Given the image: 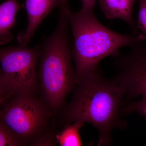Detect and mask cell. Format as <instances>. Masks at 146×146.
Segmentation results:
<instances>
[{"label": "cell", "mask_w": 146, "mask_h": 146, "mask_svg": "<svg viewBox=\"0 0 146 146\" xmlns=\"http://www.w3.org/2000/svg\"><path fill=\"white\" fill-rule=\"evenodd\" d=\"M77 84L65 110V119L69 122L92 124L99 131L98 145H110L112 130L126 126L121 118L123 90L115 80L104 78L98 68Z\"/></svg>", "instance_id": "6da1fadb"}, {"label": "cell", "mask_w": 146, "mask_h": 146, "mask_svg": "<svg viewBox=\"0 0 146 146\" xmlns=\"http://www.w3.org/2000/svg\"><path fill=\"white\" fill-rule=\"evenodd\" d=\"M65 10L74 38L72 55L77 84L98 69L106 57H116L121 48L142 40L138 35H126L110 29L98 21L94 11L74 12L67 3Z\"/></svg>", "instance_id": "7a4b0ae2"}, {"label": "cell", "mask_w": 146, "mask_h": 146, "mask_svg": "<svg viewBox=\"0 0 146 146\" xmlns=\"http://www.w3.org/2000/svg\"><path fill=\"white\" fill-rule=\"evenodd\" d=\"M67 3H61L57 26L40 46L39 78L47 104L54 111L60 109L75 84L65 13Z\"/></svg>", "instance_id": "3957f363"}, {"label": "cell", "mask_w": 146, "mask_h": 146, "mask_svg": "<svg viewBox=\"0 0 146 146\" xmlns=\"http://www.w3.org/2000/svg\"><path fill=\"white\" fill-rule=\"evenodd\" d=\"M39 45L29 47L19 44L0 48L3 81L10 96L32 94L36 85V65Z\"/></svg>", "instance_id": "277c9868"}, {"label": "cell", "mask_w": 146, "mask_h": 146, "mask_svg": "<svg viewBox=\"0 0 146 146\" xmlns=\"http://www.w3.org/2000/svg\"><path fill=\"white\" fill-rule=\"evenodd\" d=\"M44 104L32 94L14 96L0 110V121L25 142L42 129L48 117Z\"/></svg>", "instance_id": "5b68a950"}, {"label": "cell", "mask_w": 146, "mask_h": 146, "mask_svg": "<svg viewBox=\"0 0 146 146\" xmlns=\"http://www.w3.org/2000/svg\"><path fill=\"white\" fill-rule=\"evenodd\" d=\"M130 46L129 52L114 57V80L129 97H146V42L140 40Z\"/></svg>", "instance_id": "8992f818"}, {"label": "cell", "mask_w": 146, "mask_h": 146, "mask_svg": "<svg viewBox=\"0 0 146 146\" xmlns=\"http://www.w3.org/2000/svg\"><path fill=\"white\" fill-rule=\"evenodd\" d=\"M62 0H26L25 3L28 22L25 30L17 37L19 44H28L35 31L42 21L56 7H59Z\"/></svg>", "instance_id": "52a82bcc"}, {"label": "cell", "mask_w": 146, "mask_h": 146, "mask_svg": "<svg viewBox=\"0 0 146 146\" xmlns=\"http://www.w3.org/2000/svg\"><path fill=\"white\" fill-rule=\"evenodd\" d=\"M137 0H100V8L105 17L109 20L120 19L124 21L138 33L132 16L134 3Z\"/></svg>", "instance_id": "ba28073f"}, {"label": "cell", "mask_w": 146, "mask_h": 146, "mask_svg": "<svg viewBox=\"0 0 146 146\" xmlns=\"http://www.w3.org/2000/svg\"><path fill=\"white\" fill-rule=\"evenodd\" d=\"M21 7L17 0H7L0 5V45L13 39L11 30L16 25V13Z\"/></svg>", "instance_id": "9c48e42d"}, {"label": "cell", "mask_w": 146, "mask_h": 146, "mask_svg": "<svg viewBox=\"0 0 146 146\" xmlns=\"http://www.w3.org/2000/svg\"><path fill=\"white\" fill-rule=\"evenodd\" d=\"M83 123L74 122L65 126L61 132L56 136L58 143L61 146L82 145L79 131L83 126Z\"/></svg>", "instance_id": "30bf717a"}, {"label": "cell", "mask_w": 146, "mask_h": 146, "mask_svg": "<svg viewBox=\"0 0 146 146\" xmlns=\"http://www.w3.org/2000/svg\"><path fill=\"white\" fill-rule=\"evenodd\" d=\"M24 143L11 133L0 121V146H21L24 145Z\"/></svg>", "instance_id": "8fae6325"}, {"label": "cell", "mask_w": 146, "mask_h": 146, "mask_svg": "<svg viewBox=\"0 0 146 146\" xmlns=\"http://www.w3.org/2000/svg\"><path fill=\"white\" fill-rule=\"evenodd\" d=\"M136 28L140 31L138 35L146 42V0H139Z\"/></svg>", "instance_id": "7c38bea8"}, {"label": "cell", "mask_w": 146, "mask_h": 146, "mask_svg": "<svg viewBox=\"0 0 146 146\" xmlns=\"http://www.w3.org/2000/svg\"><path fill=\"white\" fill-rule=\"evenodd\" d=\"M123 113L130 114L133 112L139 113L146 120V97H143L138 101L132 102L123 108Z\"/></svg>", "instance_id": "4fadbf2b"}, {"label": "cell", "mask_w": 146, "mask_h": 146, "mask_svg": "<svg viewBox=\"0 0 146 146\" xmlns=\"http://www.w3.org/2000/svg\"><path fill=\"white\" fill-rule=\"evenodd\" d=\"M83 11H94L96 0H81Z\"/></svg>", "instance_id": "5bb4252c"}, {"label": "cell", "mask_w": 146, "mask_h": 146, "mask_svg": "<svg viewBox=\"0 0 146 146\" xmlns=\"http://www.w3.org/2000/svg\"><path fill=\"white\" fill-rule=\"evenodd\" d=\"M7 96H9V97L3 81L1 70H0V98Z\"/></svg>", "instance_id": "9a60e30c"}, {"label": "cell", "mask_w": 146, "mask_h": 146, "mask_svg": "<svg viewBox=\"0 0 146 146\" xmlns=\"http://www.w3.org/2000/svg\"><path fill=\"white\" fill-rule=\"evenodd\" d=\"M9 97V96H6L3 97V98H0V105L3 102L5 101V100L7 98Z\"/></svg>", "instance_id": "2e32d148"}]
</instances>
